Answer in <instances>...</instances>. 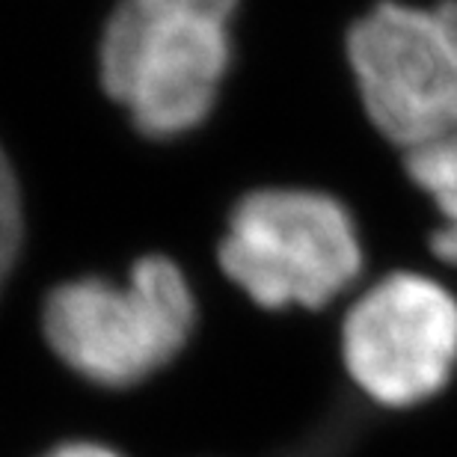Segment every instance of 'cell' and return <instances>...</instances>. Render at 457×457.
<instances>
[{
  "label": "cell",
  "instance_id": "1",
  "mask_svg": "<svg viewBox=\"0 0 457 457\" xmlns=\"http://www.w3.org/2000/svg\"><path fill=\"white\" fill-rule=\"evenodd\" d=\"M241 0H119L98 71L107 96L152 140H179L212 116L235 57Z\"/></svg>",
  "mask_w": 457,
  "mask_h": 457
},
{
  "label": "cell",
  "instance_id": "8",
  "mask_svg": "<svg viewBox=\"0 0 457 457\" xmlns=\"http://www.w3.org/2000/svg\"><path fill=\"white\" fill-rule=\"evenodd\" d=\"M42 457H122V454L107 449V445H102V443L80 440V443H62V445H57V449H51L48 454H42Z\"/></svg>",
  "mask_w": 457,
  "mask_h": 457
},
{
  "label": "cell",
  "instance_id": "5",
  "mask_svg": "<svg viewBox=\"0 0 457 457\" xmlns=\"http://www.w3.org/2000/svg\"><path fill=\"white\" fill-rule=\"evenodd\" d=\"M345 54L371 128L401 154L457 134V0H378Z\"/></svg>",
  "mask_w": 457,
  "mask_h": 457
},
{
  "label": "cell",
  "instance_id": "7",
  "mask_svg": "<svg viewBox=\"0 0 457 457\" xmlns=\"http://www.w3.org/2000/svg\"><path fill=\"white\" fill-rule=\"evenodd\" d=\"M24 241V212H21V190H18L15 170L6 152L0 149V288L12 273L18 253Z\"/></svg>",
  "mask_w": 457,
  "mask_h": 457
},
{
  "label": "cell",
  "instance_id": "6",
  "mask_svg": "<svg viewBox=\"0 0 457 457\" xmlns=\"http://www.w3.org/2000/svg\"><path fill=\"white\" fill-rule=\"evenodd\" d=\"M401 170L413 190L425 199L431 212L428 235V259L445 270L457 273V134L443 137L413 152L401 154Z\"/></svg>",
  "mask_w": 457,
  "mask_h": 457
},
{
  "label": "cell",
  "instance_id": "4",
  "mask_svg": "<svg viewBox=\"0 0 457 457\" xmlns=\"http://www.w3.org/2000/svg\"><path fill=\"white\" fill-rule=\"evenodd\" d=\"M345 374L392 416L436 404L457 380V291L440 273L392 268L342 318Z\"/></svg>",
  "mask_w": 457,
  "mask_h": 457
},
{
  "label": "cell",
  "instance_id": "3",
  "mask_svg": "<svg viewBox=\"0 0 457 457\" xmlns=\"http://www.w3.org/2000/svg\"><path fill=\"white\" fill-rule=\"evenodd\" d=\"M217 255L226 277L264 309H324L365 270L353 212L306 187H262L237 199Z\"/></svg>",
  "mask_w": 457,
  "mask_h": 457
},
{
  "label": "cell",
  "instance_id": "2",
  "mask_svg": "<svg viewBox=\"0 0 457 457\" xmlns=\"http://www.w3.org/2000/svg\"><path fill=\"white\" fill-rule=\"evenodd\" d=\"M194 327V288L167 255L140 259L122 286L104 277L62 282L42 309L51 351L104 389H131L167 369Z\"/></svg>",
  "mask_w": 457,
  "mask_h": 457
}]
</instances>
